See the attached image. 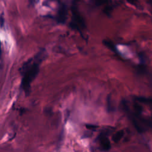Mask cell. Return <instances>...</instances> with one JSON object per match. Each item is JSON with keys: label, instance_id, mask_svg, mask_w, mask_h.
<instances>
[{"label": "cell", "instance_id": "obj_5", "mask_svg": "<svg viewBox=\"0 0 152 152\" xmlns=\"http://www.w3.org/2000/svg\"><path fill=\"white\" fill-rule=\"evenodd\" d=\"M124 134V132L123 130H120L118 131H117V132L114 134V137H113V141L115 143H118V141H120L121 140V139L122 138L123 135Z\"/></svg>", "mask_w": 152, "mask_h": 152}, {"label": "cell", "instance_id": "obj_2", "mask_svg": "<svg viewBox=\"0 0 152 152\" xmlns=\"http://www.w3.org/2000/svg\"><path fill=\"white\" fill-rule=\"evenodd\" d=\"M72 11V21L70 23V26L73 29L80 30L83 29L85 25L83 20L82 17L77 9V6L75 4H73L71 9Z\"/></svg>", "mask_w": 152, "mask_h": 152}, {"label": "cell", "instance_id": "obj_1", "mask_svg": "<svg viewBox=\"0 0 152 152\" xmlns=\"http://www.w3.org/2000/svg\"><path fill=\"white\" fill-rule=\"evenodd\" d=\"M40 57L36 56L37 59H31L24 65L22 69L23 79L21 87L27 94L30 92V85L32 81L36 79L39 71V63L42 59V53L40 52Z\"/></svg>", "mask_w": 152, "mask_h": 152}, {"label": "cell", "instance_id": "obj_4", "mask_svg": "<svg viewBox=\"0 0 152 152\" xmlns=\"http://www.w3.org/2000/svg\"><path fill=\"white\" fill-rule=\"evenodd\" d=\"M67 17V9L66 6L64 5H62L59 7V10L58 11L57 20L59 23H64L66 21Z\"/></svg>", "mask_w": 152, "mask_h": 152}, {"label": "cell", "instance_id": "obj_3", "mask_svg": "<svg viewBox=\"0 0 152 152\" xmlns=\"http://www.w3.org/2000/svg\"><path fill=\"white\" fill-rule=\"evenodd\" d=\"M98 141L100 147L103 151H108L110 149V141L105 133H102L98 137Z\"/></svg>", "mask_w": 152, "mask_h": 152}, {"label": "cell", "instance_id": "obj_6", "mask_svg": "<svg viewBox=\"0 0 152 152\" xmlns=\"http://www.w3.org/2000/svg\"><path fill=\"white\" fill-rule=\"evenodd\" d=\"M1 53V42H0V55Z\"/></svg>", "mask_w": 152, "mask_h": 152}]
</instances>
